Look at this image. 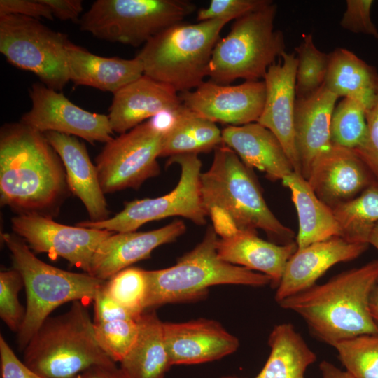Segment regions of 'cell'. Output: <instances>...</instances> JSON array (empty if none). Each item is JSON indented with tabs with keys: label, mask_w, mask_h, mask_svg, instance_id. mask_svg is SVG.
<instances>
[{
	"label": "cell",
	"mask_w": 378,
	"mask_h": 378,
	"mask_svg": "<svg viewBox=\"0 0 378 378\" xmlns=\"http://www.w3.org/2000/svg\"><path fill=\"white\" fill-rule=\"evenodd\" d=\"M165 129L153 118L106 143L95 159L104 194L139 188L159 174Z\"/></svg>",
	"instance_id": "12"
},
{
	"label": "cell",
	"mask_w": 378,
	"mask_h": 378,
	"mask_svg": "<svg viewBox=\"0 0 378 378\" xmlns=\"http://www.w3.org/2000/svg\"><path fill=\"white\" fill-rule=\"evenodd\" d=\"M366 111L355 100L344 98L335 108L330 122L333 145L351 150L360 148L367 136Z\"/></svg>",
	"instance_id": "34"
},
{
	"label": "cell",
	"mask_w": 378,
	"mask_h": 378,
	"mask_svg": "<svg viewBox=\"0 0 378 378\" xmlns=\"http://www.w3.org/2000/svg\"><path fill=\"white\" fill-rule=\"evenodd\" d=\"M372 0H347L340 26L351 32L370 35L378 39V29L371 18Z\"/></svg>",
	"instance_id": "40"
},
{
	"label": "cell",
	"mask_w": 378,
	"mask_h": 378,
	"mask_svg": "<svg viewBox=\"0 0 378 378\" xmlns=\"http://www.w3.org/2000/svg\"><path fill=\"white\" fill-rule=\"evenodd\" d=\"M76 378H130L120 367L115 364L111 365H99L92 367Z\"/></svg>",
	"instance_id": "46"
},
{
	"label": "cell",
	"mask_w": 378,
	"mask_h": 378,
	"mask_svg": "<svg viewBox=\"0 0 378 378\" xmlns=\"http://www.w3.org/2000/svg\"><path fill=\"white\" fill-rule=\"evenodd\" d=\"M1 378H44L20 360L2 335H0Z\"/></svg>",
	"instance_id": "42"
},
{
	"label": "cell",
	"mask_w": 378,
	"mask_h": 378,
	"mask_svg": "<svg viewBox=\"0 0 378 378\" xmlns=\"http://www.w3.org/2000/svg\"><path fill=\"white\" fill-rule=\"evenodd\" d=\"M369 307L372 318L378 328V281L372 291Z\"/></svg>",
	"instance_id": "48"
},
{
	"label": "cell",
	"mask_w": 378,
	"mask_h": 378,
	"mask_svg": "<svg viewBox=\"0 0 378 378\" xmlns=\"http://www.w3.org/2000/svg\"><path fill=\"white\" fill-rule=\"evenodd\" d=\"M223 144L234 150L251 169L264 172L272 181L293 172L290 160L277 137L258 122L222 130Z\"/></svg>",
	"instance_id": "25"
},
{
	"label": "cell",
	"mask_w": 378,
	"mask_h": 378,
	"mask_svg": "<svg viewBox=\"0 0 378 378\" xmlns=\"http://www.w3.org/2000/svg\"><path fill=\"white\" fill-rule=\"evenodd\" d=\"M29 96L31 107L21 117L22 123L41 133L57 132L81 137L90 144L113 139L108 115L86 111L43 83L33 84Z\"/></svg>",
	"instance_id": "14"
},
{
	"label": "cell",
	"mask_w": 378,
	"mask_h": 378,
	"mask_svg": "<svg viewBox=\"0 0 378 378\" xmlns=\"http://www.w3.org/2000/svg\"><path fill=\"white\" fill-rule=\"evenodd\" d=\"M183 105L176 91L143 75L113 94L108 117L113 132L121 134L148 118L175 112Z\"/></svg>",
	"instance_id": "21"
},
{
	"label": "cell",
	"mask_w": 378,
	"mask_h": 378,
	"mask_svg": "<svg viewBox=\"0 0 378 378\" xmlns=\"http://www.w3.org/2000/svg\"><path fill=\"white\" fill-rule=\"evenodd\" d=\"M269 357L255 378H304L316 355L291 323L276 325L271 331Z\"/></svg>",
	"instance_id": "30"
},
{
	"label": "cell",
	"mask_w": 378,
	"mask_h": 378,
	"mask_svg": "<svg viewBox=\"0 0 378 378\" xmlns=\"http://www.w3.org/2000/svg\"><path fill=\"white\" fill-rule=\"evenodd\" d=\"M43 134L60 157L68 188L81 200L90 220L98 222L108 218L109 211L97 167L92 163L85 146L72 135L53 131Z\"/></svg>",
	"instance_id": "23"
},
{
	"label": "cell",
	"mask_w": 378,
	"mask_h": 378,
	"mask_svg": "<svg viewBox=\"0 0 378 378\" xmlns=\"http://www.w3.org/2000/svg\"><path fill=\"white\" fill-rule=\"evenodd\" d=\"M174 163L180 166L181 176L170 192L158 197L127 202L125 208L112 218L98 222L81 221L76 225L127 232H134L148 222L171 216H182L197 225H204L207 214L200 194L201 160L197 154H183L169 157L167 165Z\"/></svg>",
	"instance_id": "11"
},
{
	"label": "cell",
	"mask_w": 378,
	"mask_h": 378,
	"mask_svg": "<svg viewBox=\"0 0 378 378\" xmlns=\"http://www.w3.org/2000/svg\"><path fill=\"white\" fill-rule=\"evenodd\" d=\"M66 35L51 29L39 20L0 15V52L19 69L34 73L48 88L62 90L70 81Z\"/></svg>",
	"instance_id": "10"
},
{
	"label": "cell",
	"mask_w": 378,
	"mask_h": 378,
	"mask_svg": "<svg viewBox=\"0 0 378 378\" xmlns=\"http://www.w3.org/2000/svg\"><path fill=\"white\" fill-rule=\"evenodd\" d=\"M223 144L222 130L216 122L183 105L165 131L160 157L208 153Z\"/></svg>",
	"instance_id": "31"
},
{
	"label": "cell",
	"mask_w": 378,
	"mask_h": 378,
	"mask_svg": "<svg viewBox=\"0 0 378 378\" xmlns=\"http://www.w3.org/2000/svg\"><path fill=\"white\" fill-rule=\"evenodd\" d=\"M281 181L291 193L298 216L299 229L295 241L298 248L342 236L332 209L317 197L306 178L293 172Z\"/></svg>",
	"instance_id": "27"
},
{
	"label": "cell",
	"mask_w": 378,
	"mask_h": 378,
	"mask_svg": "<svg viewBox=\"0 0 378 378\" xmlns=\"http://www.w3.org/2000/svg\"><path fill=\"white\" fill-rule=\"evenodd\" d=\"M368 243L378 251V223L372 229L369 237Z\"/></svg>",
	"instance_id": "49"
},
{
	"label": "cell",
	"mask_w": 378,
	"mask_h": 378,
	"mask_svg": "<svg viewBox=\"0 0 378 378\" xmlns=\"http://www.w3.org/2000/svg\"><path fill=\"white\" fill-rule=\"evenodd\" d=\"M271 1L270 0H211L208 7L198 10L197 20L200 22L223 18L233 20L258 10Z\"/></svg>",
	"instance_id": "39"
},
{
	"label": "cell",
	"mask_w": 378,
	"mask_h": 378,
	"mask_svg": "<svg viewBox=\"0 0 378 378\" xmlns=\"http://www.w3.org/2000/svg\"><path fill=\"white\" fill-rule=\"evenodd\" d=\"M138 319L94 323L95 336L100 347L115 363H120L134 344L139 331Z\"/></svg>",
	"instance_id": "37"
},
{
	"label": "cell",
	"mask_w": 378,
	"mask_h": 378,
	"mask_svg": "<svg viewBox=\"0 0 378 378\" xmlns=\"http://www.w3.org/2000/svg\"><path fill=\"white\" fill-rule=\"evenodd\" d=\"M1 239L10 252L13 268L21 274L25 288V316L18 332V347L23 351L52 311L69 302L93 301L106 281L43 262L17 234L4 233Z\"/></svg>",
	"instance_id": "7"
},
{
	"label": "cell",
	"mask_w": 378,
	"mask_h": 378,
	"mask_svg": "<svg viewBox=\"0 0 378 378\" xmlns=\"http://www.w3.org/2000/svg\"><path fill=\"white\" fill-rule=\"evenodd\" d=\"M130 351L120 363L130 378H163L172 365L167 348L163 322L154 310L143 312Z\"/></svg>",
	"instance_id": "28"
},
{
	"label": "cell",
	"mask_w": 378,
	"mask_h": 378,
	"mask_svg": "<svg viewBox=\"0 0 378 378\" xmlns=\"http://www.w3.org/2000/svg\"><path fill=\"white\" fill-rule=\"evenodd\" d=\"M103 290L115 302L136 315L144 312L146 270L129 267L106 280Z\"/></svg>",
	"instance_id": "36"
},
{
	"label": "cell",
	"mask_w": 378,
	"mask_h": 378,
	"mask_svg": "<svg viewBox=\"0 0 378 378\" xmlns=\"http://www.w3.org/2000/svg\"><path fill=\"white\" fill-rule=\"evenodd\" d=\"M338 98L323 85L312 96L296 99L295 142L301 175L306 179L315 163L333 145L330 122Z\"/></svg>",
	"instance_id": "22"
},
{
	"label": "cell",
	"mask_w": 378,
	"mask_h": 378,
	"mask_svg": "<svg viewBox=\"0 0 378 378\" xmlns=\"http://www.w3.org/2000/svg\"><path fill=\"white\" fill-rule=\"evenodd\" d=\"M332 211L342 237L369 244L371 232L378 223V183L374 182L354 199L333 207Z\"/></svg>",
	"instance_id": "32"
},
{
	"label": "cell",
	"mask_w": 378,
	"mask_h": 378,
	"mask_svg": "<svg viewBox=\"0 0 378 378\" xmlns=\"http://www.w3.org/2000/svg\"><path fill=\"white\" fill-rule=\"evenodd\" d=\"M93 302L94 307L93 322L95 323L116 319H138L141 316L133 314L115 302L105 293L102 287L97 293Z\"/></svg>",
	"instance_id": "43"
},
{
	"label": "cell",
	"mask_w": 378,
	"mask_h": 378,
	"mask_svg": "<svg viewBox=\"0 0 378 378\" xmlns=\"http://www.w3.org/2000/svg\"><path fill=\"white\" fill-rule=\"evenodd\" d=\"M222 378H239V377H233V376H225V377H223Z\"/></svg>",
	"instance_id": "50"
},
{
	"label": "cell",
	"mask_w": 378,
	"mask_h": 378,
	"mask_svg": "<svg viewBox=\"0 0 378 378\" xmlns=\"http://www.w3.org/2000/svg\"><path fill=\"white\" fill-rule=\"evenodd\" d=\"M325 86L338 97L360 104L367 112L378 96V73L353 52L337 48L330 53Z\"/></svg>",
	"instance_id": "29"
},
{
	"label": "cell",
	"mask_w": 378,
	"mask_h": 378,
	"mask_svg": "<svg viewBox=\"0 0 378 378\" xmlns=\"http://www.w3.org/2000/svg\"><path fill=\"white\" fill-rule=\"evenodd\" d=\"M12 229L37 253L61 257L90 274L100 244L113 232L58 223L37 213L20 214L11 219Z\"/></svg>",
	"instance_id": "13"
},
{
	"label": "cell",
	"mask_w": 378,
	"mask_h": 378,
	"mask_svg": "<svg viewBox=\"0 0 378 378\" xmlns=\"http://www.w3.org/2000/svg\"><path fill=\"white\" fill-rule=\"evenodd\" d=\"M189 110L214 122L239 126L258 122L264 108V80L245 81L239 85L202 82L194 90L178 93Z\"/></svg>",
	"instance_id": "15"
},
{
	"label": "cell",
	"mask_w": 378,
	"mask_h": 378,
	"mask_svg": "<svg viewBox=\"0 0 378 378\" xmlns=\"http://www.w3.org/2000/svg\"><path fill=\"white\" fill-rule=\"evenodd\" d=\"M307 180L317 197L332 209L376 182L354 150L336 145L315 163Z\"/></svg>",
	"instance_id": "19"
},
{
	"label": "cell",
	"mask_w": 378,
	"mask_h": 378,
	"mask_svg": "<svg viewBox=\"0 0 378 378\" xmlns=\"http://www.w3.org/2000/svg\"><path fill=\"white\" fill-rule=\"evenodd\" d=\"M367 136L363 145L354 150L364 162L378 183V96L366 112Z\"/></svg>",
	"instance_id": "41"
},
{
	"label": "cell",
	"mask_w": 378,
	"mask_h": 378,
	"mask_svg": "<svg viewBox=\"0 0 378 378\" xmlns=\"http://www.w3.org/2000/svg\"><path fill=\"white\" fill-rule=\"evenodd\" d=\"M172 365H192L220 359L234 353L239 340L220 323L208 318L163 322Z\"/></svg>",
	"instance_id": "18"
},
{
	"label": "cell",
	"mask_w": 378,
	"mask_h": 378,
	"mask_svg": "<svg viewBox=\"0 0 378 378\" xmlns=\"http://www.w3.org/2000/svg\"><path fill=\"white\" fill-rule=\"evenodd\" d=\"M278 64L271 65L263 79L266 97L258 122L270 130L284 147L294 172L301 174L295 142V53L284 52Z\"/></svg>",
	"instance_id": "16"
},
{
	"label": "cell",
	"mask_w": 378,
	"mask_h": 378,
	"mask_svg": "<svg viewBox=\"0 0 378 378\" xmlns=\"http://www.w3.org/2000/svg\"><path fill=\"white\" fill-rule=\"evenodd\" d=\"M23 287V279L17 270L0 272V317L10 330L17 333L26 312L18 299V293Z\"/></svg>",
	"instance_id": "38"
},
{
	"label": "cell",
	"mask_w": 378,
	"mask_h": 378,
	"mask_svg": "<svg viewBox=\"0 0 378 378\" xmlns=\"http://www.w3.org/2000/svg\"><path fill=\"white\" fill-rule=\"evenodd\" d=\"M22 361L44 378H76L92 367L115 364L100 347L82 301L47 318L23 350Z\"/></svg>",
	"instance_id": "5"
},
{
	"label": "cell",
	"mask_w": 378,
	"mask_h": 378,
	"mask_svg": "<svg viewBox=\"0 0 378 378\" xmlns=\"http://www.w3.org/2000/svg\"><path fill=\"white\" fill-rule=\"evenodd\" d=\"M181 220L148 232H113L97 248L90 274L106 281L132 264L148 258L157 247L171 243L185 233Z\"/></svg>",
	"instance_id": "20"
},
{
	"label": "cell",
	"mask_w": 378,
	"mask_h": 378,
	"mask_svg": "<svg viewBox=\"0 0 378 378\" xmlns=\"http://www.w3.org/2000/svg\"><path fill=\"white\" fill-rule=\"evenodd\" d=\"M277 6H265L234 20L229 33L214 49L210 80L229 85L237 79H264L269 67L285 52L283 33L274 29Z\"/></svg>",
	"instance_id": "8"
},
{
	"label": "cell",
	"mask_w": 378,
	"mask_h": 378,
	"mask_svg": "<svg viewBox=\"0 0 378 378\" xmlns=\"http://www.w3.org/2000/svg\"><path fill=\"white\" fill-rule=\"evenodd\" d=\"M322 378H354L347 371H343L327 360H323L319 365Z\"/></svg>",
	"instance_id": "47"
},
{
	"label": "cell",
	"mask_w": 378,
	"mask_h": 378,
	"mask_svg": "<svg viewBox=\"0 0 378 378\" xmlns=\"http://www.w3.org/2000/svg\"><path fill=\"white\" fill-rule=\"evenodd\" d=\"M200 187L204 208L219 237L262 230L279 244L294 241V232L267 206L252 169L226 145L214 150L211 167L201 173Z\"/></svg>",
	"instance_id": "2"
},
{
	"label": "cell",
	"mask_w": 378,
	"mask_h": 378,
	"mask_svg": "<svg viewBox=\"0 0 378 378\" xmlns=\"http://www.w3.org/2000/svg\"><path fill=\"white\" fill-rule=\"evenodd\" d=\"M232 20L215 19L198 23L181 22L158 34L136 57L144 75L178 93L197 88L206 76L221 30Z\"/></svg>",
	"instance_id": "6"
},
{
	"label": "cell",
	"mask_w": 378,
	"mask_h": 378,
	"mask_svg": "<svg viewBox=\"0 0 378 378\" xmlns=\"http://www.w3.org/2000/svg\"><path fill=\"white\" fill-rule=\"evenodd\" d=\"M368 246L337 236L298 248L286 265L274 295L276 302L311 288L332 266L358 258Z\"/></svg>",
	"instance_id": "17"
},
{
	"label": "cell",
	"mask_w": 378,
	"mask_h": 378,
	"mask_svg": "<svg viewBox=\"0 0 378 378\" xmlns=\"http://www.w3.org/2000/svg\"><path fill=\"white\" fill-rule=\"evenodd\" d=\"M51 11L52 15L61 20L78 21L83 11L80 0H41Z\"/></svg>",
	"instance_id": "45"
},
{
	"label": "cell",
	"mask_w": 378,
	"mask_h": 378,
	"mask_svg": "<svg viewBox=\"0 0 378 378\" xmlns=\"http://www.w3.org/2000/svg\"><path fill=\"white\" fill-rule=\"evenodd\" d=\"M195 9L186 0H97L79 20L80 29L102 40L136 47L183 22Z\"/></svg>",
	"instance_id": "9"
},
{
	"label": "cell",
	"mask_w": 378,
	"mask_h": 378,
	"mask_svg": "<svg viewBox=\"0 0 378 378\" xmlns=\"http://www.w3.org/2000/svg\"><path fill=\"white\" fill-rule=\"evenodd\" d=\"M354 378H378V334L363 335L333 346Z\"/></svg>",
	"instance_id": "35"
},
{
	"label": "cell",
	"mask_w": 378,
	"mask_h": 378,
	"mask_svg": "<svg viewBox=\"0 0 378 378\" xmlns=\"http://www.w3.org/2000/svg\"><path fill=\"white\" fill-rule=\"evenodd\" d=\"M18 15L53 20L50 10L41 0H1L0 15Z\"/></svg>",
	"instance_id": "44"
},
{
	"label": "cell",
	"mask_w": 378,
	"mask_h": 378,
	"mask_svg": "<svg viewBox=\"0 0 378 378\" xmlns=\"http://www.w3.org/2000/svg\"><path fill=\"white\" fill-rule=\"evenodd\" d=\"M298 65L295 76L296 99H305L316 93L325 83L328 74L330 53L318 50L313 36L306 34L295 48Z\"/></svg>",
	"instance_id": "33"
},
{
	"label": "cell",
	"mask_w": 378,
	"mask_h": 378,
	"mask_svg": "<svg viewBox=\"0 0 378 378\" xmlns=\"http://www.w3.org/2000/svg\"><path fill=\"white\" fill-rule=\"evenodd\" d=\"M62 160L43 133L21 122L0 133L1 203L20 214H43L68 187Z\"/></svg>",
	"instance_id": "1"
},
{
	"label": "cell",
	"mask_w": 378,
	"mask_h": 378,
	"mask_svg": "<svg viewBox=\"0 0 378 378\" xmlns=\"http://www.w3.org/2000/svg\"><path fill=\"white\" fill-rule=\"evenodd\" d=\"M377 281L378 260H374L278 304L298 314L314 336L333 346L359 335L378 334L369 307Z\"/></svg>",
	"instance_id": "3"
},
{
	"label": "cell",
	"mask_w": 378,
	"mask_h": 378,
	"mask_svg": "<svg viewBox=\"0 0 378 378\" xmlns=\"http://www.w3.org/2000/svg\"><path fill=\"white\" fill-rule=\"evenodd\" d=\"M69 80L113 94L144 75L142 62L101 57L69 41L66 45Z\"/></svg>",
	"instance_id": "26"
},
{
	"label": "cell",
	"mask_w": 378,
	"mask_h": 378,
	"mask_svg": "<svg viewBox=\"0 0 378 378\" xmlns=\"http://www.w3.org/2000/svg\"><path fill=\"white\" fill-rule=\"evenodd\" d=\"M218 235L209 226L202 241L169 267L146 270L144 312L160 306L200 300L218 285L261 287L271 284L262 273L223 260L218 255Z\"/></svg>",
	"instance_id": "4"
},
{
	"label": "cell",
	"mask_w": 378,
	"mask_h": 378,
	"mask_svg": "<svg viewBox=\"0 0 378 378\" xmlns=\"http://www.w3.org/2000/svg\"><path fill=\"white\" fill-rule=\"evenodd\" d=\"M216 249L223 260L268 276L276 288L298 246L295 241L278 244L260 238L255 232L237 230L219 237Z\"/></svg>",
	"instance_id": "24"
}]
</instances>
